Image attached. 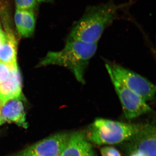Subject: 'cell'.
Segmentation results:
<instances>
[{
    "label": "cell",
    "mask_w": 156,
    "mask_h": 156,
    "mask_svg": "<svg viewBox=\"0 0 156 156\" xmlns=\"http://www.w3.org/2000/svg\"><path fill=\"white\" fill-rule=\"evenodd\" d=\"M70 136L66 132L56 133L28 147L20 154L23 156H60Z\"/></svg>",
    "instance_id": "8992f818"
},
{
    "label": "cell",
    "mask_w": 156,
    "mask_h": 156,
    "mask_svg": "<svg viewBox=\"0 0 156 156\" xmlns=\"http://www.w3.org/2000/svg\"><path fill=\"white\" fill-rule=\"evenodd\" d=\"M5 34V41L0 47V62L17 67V41L11 32Z\"/></svg>",
    "instance_id": "7c38bea8"
},
{
    "label": "cell",
    "mask_w": 156,
    "mask_h": 156,
    "mask_svg": "<svg viewBox=\"0 0 156 156\" xmlns=\"http://www.w3.org/2000/svg\"><path fill=\"white\" fill-rule=\"evenodd\" d=\"M17 156H22V155L20 154V155H19Z\"/></svg>",
    "instance_id": "ffe728a7"
},
{
    "label": "cell",
    "mask_w": 156,
    "mask_h": 156,
    "mask_svg": "<svg viewBox=\"0 0 156 156\" xmlns=\"http://www.w3.org/2000/svg\"><path fill=\"white\" fill-rule=\"evenodd\" d=\"M3 31L2 30V28H1V24H0V32Z\"/></svg>",
    "instance_id": "d6986e66"
},
{
    "label": "cell",
    "mask_w": 156,
    "mask_h": 156,
    "mask_svg": "<svg viewBox=\"0 0 156 156\" xmlns=\"http://www.w3.org/2000/svg\"><path fill=\"white\" fill-rule=\"evenodd\" d=\"M37 2H46L50 1V0H37Z\"/></svg>",
    "instance_id": "ac0fdd59"
},
{
    "label": "cell",
    "mask_w": 156,
    "mask_h": 156,
    "mask_svg": "<svg viewBox=\"0 0 156 156\" xmlns=\"http://www.w3.org/2000/svg\"><path fill=\"white\" fill-rule=\"evenodd\" d=\"M21 78L18 67L14 68L5 80L0 83V104L11 99L22 98Z\"/></svg>",
    "instance_id": "9c48e42d"
},
{
    "label": "cell",
    "mask_w": 156,
    "mask_h": 156,
    "mask_svg": "<svg viewBox=\"0 0 156 156\" xmlns=\"http://www.w3.org/2000/svg\"><path fill=\"white\" fill-rule=\"evenodd\" d=\"M140 126L97 119L88 128L86 138L97 145L117 144L130 140L138 131Z\"/></svg>",
    "instance_id": "3957f363"
},
{
    "label": "cell",
    "mask_w": 156,
    "mask_h": 156,
    "mask_svg": "<svg viewBox=\"0 0 156 156\" xmlns=\"http://www.w3.org/2000/svg\"><path fill=\"white\" fill-rule=\"evenodd\" d=\"M109 75L122 104L124 115L127 119H132L152 111V109L145 100L123 86L111 75Z\"/></svg>",
    "instance_id": "5b68a950"
},
{
    "label": "cell",
    "mask_w": 156,
    "mask_h": 156,
    "mask_svg": "<svg viewBox=\"0 0 156 156\" xmlns=\"http://www.w3.org/2000/svg\"><path fill=\"white\" fill-rule=\"evenodd\" d=\"M14 21L17 31L21 36L29 37L33 34L35 26L34 12L16 9Z\"/></svg>",
    "instance_id": "8fae6325"
},
{
    "label": "cell",
    "mask_w": 156,
    "mask_h": 156,
    "mask_svg": "<svg viewBox=\"0 0 156 156\" xmlns=\"http://www.w3.org/2000/svg\"><path fill=\"white\" fill-rule=\"evenodd\" d=\"M132 2L116 4L113 0L88 6L83 16L73 26L67 41L97 44L104 31L115 20L122 18Z\"/></svg>",
    "instance_id": "6da1fadb"
},
{
    "label": "cell",
    "mask_w": 156,
    "mask_h": 156,
    "mask_svg": "<svg viewBox=\"0 0 156 156\" xmlns=\"http://www.w3.org/2000/svg\"><path fill=\"white\" fill-rule=\"evenodd\" d=\"M130 156H142L141 155L137 152L136 151H134L131 152V154H130Z\"/></svg>",
    "instance_id": "e0dca14e"
},
{
    "label": "cell",
    "mask_w": 156,
    "mask_h": 156,
    "mask_svg": "<svg viewBox=\"0 0 156 156\" xmlns=\"http://www.w3.org/2000/svg\"><path fill=\"white\" fill-rule=\"evenodd\" d=\"M102 156H122L119 151L112 147H104L101 149Z\"/></svg>",
    "instance_id": "9a60e30c"
},
{
    "label": "cell",
    "mask_w": 156,
    "mask_h": 156,
    "mask_svg": "<svg viewBox=\"0 0 156 156\" xmlns=\"http://www.w3.org/2000/svg\"><path fill=\"white\" fill-rule=\"evenodd\" d=\"M6 40V34L3 31L0 32V47L5 43Z\"/></svg>",
    "instance_id": "2e32d148"
},
{
    "label": "cell",
    "mask_w": 156,
    "mask_h": 156,
    "mask_svg": "<svg viewBox=\"0 0 156 156\" xmlns=\"http://www.w3.org/2000/svg\"><path fill=\"white\" fill-rule=\"evenodd\" d=\"M17 67L11 66L0 62V83L7 80L11 75L12 69Z\"/></svg>",
    "instance_id": "5bb4252c"
},
{
    "label": "cell",
    "mask_w": 156,
    "mask_h": 156,
    "mask_svg": "<svg viewBox=\"0 0 156 156\" xmlns=\"http://www.w3.org/2000/svg\"><path fill=\"white\" fill-rule=\"evenodd\" d=\"M97 49V44L66 41L62 50L49 53L42 64H56L67 68L73 73L78 82L85 84V72Z\"/></svg>",
    "instance_id": "7a4b0ae2"
},
{
    "label": "cell",
    "mask_w": 156,
    "mask_h": 156,
    "mask_svg": "<svg viewBox=\"0 0 156 156\" xmlns=\"http://www.w3.org/2000/svg\"><path fill=\"white\" fill-rule=\"evenodd\" d=\"M15 2L16 9L34 12L36 9L38 2L37 0H15Z\"/></svg>",
    "instance_id": "4fadbf2b"
},
{
    "label": "cell",
    "mask_w": 156,
    "mask_h": 156,
    "mask_svg": "<svg viewBox=\"0 0 156 156\" xmlns=\"http://www.w3.org/2000/svg\"><path fill=\"white\" fill-rule=\"evenodd\" d=\"M21 98H14L0 104V126L6 123H14L25 129L28 128L26 113Z\"/></svg>",
    "instance_id": "ba28073f"
},
{
    "label": "cell",
    "mask_w": 156,
    "mask_h": 156,
    "mask_svg": "<svg viewBox=\"0 0 156 156\" xmlns=\"http://www.w3.org/2000/svg\"><path fill=\"white\" fill-rule=\"evenodd\" d=\"M156 127L152 124L140 125L130 141V151L142 156H156Z\"/></svg>",
    "instance_id": "52a82bcc"
},
{
    "label": "cell",
    "mask_w": 156,
    "mask_h": 156,
    "mask_svg": "<svg viewBox=\"0 0 156 156\" xmlns=\"http://www.w3.org/2000/svg\"><path fill=\"white\" fill-rule=\"evenodd\" d=\"M81 132L70 134L69 140L60 156H94L92 145Z\"/></svg>",
    "instance_id": "30bf717a"
},
{
    "label": "cell",
    "mask_w": 156,
    "mask_h": 156,
    "mask_svg": "<svg viewBox=\"0 0 156 156\" xmlns=\"http://www.w3.org/2000/svg\"><path fill=\"white\" fill-rule=\"evenodd\" d=\"M105 67L109 74L146 101L154 98L155 86L147 79L115 63L108 62Z\"/></svg>",
    "instance_id": "277c9868"
}]
</instances>
